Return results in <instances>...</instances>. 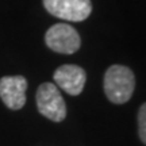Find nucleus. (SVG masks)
Instances as JSON below:
<instances>
[{
  "instance_id": "7ed1b4c3",
  "label": "nucleus",
  "mask_w": 146,
  "mask_h": 146,
  "mask_svg": "<svg viewBox=\"0 0 146 146\" xmlns=\"http://www.w3.org/2000/svg\"><path fill=\"white\" fill-rule=\"evenodd\" d=\"M45 42L49 49L61 54H73L81 45V39L76 29L65 23L53 25L46 31Z\"/></svg>"
},
{
  "instance_id": "f257e3e1",
  "label": "nucleus",
  "mask_w": 146,
  "mask_h": 146,
  "mask_svg": "<svg viewBox=\"0 0 146 146\" xmlns=\"http://www.w3.org/2000/svg\"><path fill=\"white\" fill-rule=\"evenodd\" d=\"M135 88V77L130 68L123 65H112L104 74V92L111 103L123 104L133 96Z\"/></svg>"
},
{
  "instance_id": "0eeeda50",
  "label": "nucleus",
  "mask_w": 146,
  "mask_h": 146,
  "mask_svg": "<svg viewBox=\"0 0 146 146\" xmlns=\"http://www.w3.org/2000/svg\"><path fill=\"white\" fill-rule=\"evenodd\" d=\"M138 135L146 145V103L141 106L138 112Z\"/></svg>"
},
{
  "instance_id": "20e7f679",
  "label": "nucleus",
  "mask_w": 146,
  "mask_h": 146,
  "mask_svg": "<svg viewBox=\"0 0 146 146\" xmlns=\"http://www.w3.org/2000/svg\"><path fill=\"white\" fill-rule=\"evenodd\" d=\"M49 14L69 22L85 21L92 11L91 0H43Z\"/></svg>"
},
{
  "instance_id": "39448f33",
  "label": "nucleus",
  "mask_w": 146,
  "mask_h": 146,
  "mask_svg": "<svg viewBox=\"0 0 146 146\" xmlns=\"http://www.w3.org/2000/svg\"><path fill=\"white\" fill-rule=\"evenodd\" d=\"M27 80L23 76H4L0 78V99L8 108L21 110L26 103Z\"/></svg>"
},
{
  "instance_id": "f03ea898",
  "label": "nucleus",
  "mask_w": 146,
  "mask_h": 146,
  "mask_svg": "<svg viewBox=\"0 0 146 146\" xmlns=\"http://www.w3.org/2000/svg\"><path fill=\"white\" fill-rule=\"evenodd\" d=\"M36 107L45 118L53 122H61L66 116V106L56 84L43 83L36 91Z\"/></svg>"
},
{
  "instance_id": "423d86ee",
  "label": "nucleus",
  "mask_w": 146,
  "mask_h": 146,
  "mask_svg": "<svg viewBox=\"0 0 146 146\" xmlns=\"http://www.w3.org/2000/svg\"><path fill=\"white\" fill-rule=\"evenodd\" d=\"M87 74L83 68L77 65H62L54 72V83L58 88L69 95L77 96L81 94L85 85Z\"/></svg>"
}]
</instances>
